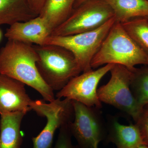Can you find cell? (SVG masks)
<instances>
[{
  "label": "cell",
  "mask_w": 148,
  "mask_h": 148,
  "mask_svg": "<svg viewBox=\"0 0 148 148\" xmlns=\"http://www.w3.org/2000/svg\"><path fill=\"white\" fill-rule=\"evenodd\" d=\"M38 16L30 8L29 0H0V25L10 26Z\"/></svg>",
  "instance_id": "obj_14"
},
{
  "label": "cell",
  "mask_w": 148,
  "mask_h": 148,
  "mask_svg": "<svg viewBox=\"0 0 148 148\" xmlns=\"http://www.w3.org/2000/svg\"><path fill=\"white\" fill-rule=\"evenodd\" d=\"M108 64L121 65L131 71L137 65H148V56L116 21L92 58L91 66L96 69Z\"/></svg>",
  "instance_id": "obj_2"
},
{
  "label": "cell",
  "mask_w": 148,
  "mask_h": 148,
  "mask_svg": "<svg viewBox=\"0 0 148 148\" xmlns=\"http://www.w3.org/2000/svg\"><path fill=\"white\" fill-rule=\"evenodd\" d=\"M114 18L113 10L105 0H87L73 9L51 36H66L95 30Z\"/></svg>",
  "instance_id": "obj_6"
},
{
  "label": "cell",
  "mask_w": 148,
  "mask_h": 148,
  "mask_svg": "<svg viewBox=\"0 0 148 148\" xmlns=\"http://www.w3.org/2000/svg\"><path fill=\"white\" fill-rule=\"evenodd\" d=\"M46 0H29L30 8L37 15H39Z\"/></svg>",
  "instance_id": "obj_21"
},
{
  "label": "cell",
  "mask_w": 148,
  "mask_h": 148,
  "mask_svg": "<svg viewBox=\"0 0 148 148\" xmlns=\"http://www.w3.org/2000/svg\"><path fill=\"white\" fill-rule=\"evenodd\" d=\"M145 107V108H148V105H147V106H146Z\"/></svg>",
  "instance_id": "obj_25"
},
{
  "label": "cell",
  "mask_w": 148,
  "mask_h": 148,
  "mask_svg": "<svg viewBox=\"0 0 148 148\" xmlns=\"http://www.w3.org/2000/svg\"><path fill=\"white\" fill-rule=\"evenodd\" d=\"M51 32L46 21L38 15L28 21L10 25L7 29L5 36L8 40L42 45Z\"/></svg>",
  "instance_id": "obj_11"
},
{
  "label": "cell",
  "mask_w": 148,
  "mask_h": 148,
  "mask_svg": "<svg viewBox=\"0 0 148 148\" xmlns=\"http://www.w3.org/2000/svg\"><path fill=\"white\" fill-rule=\"evenodd\" d=\"M115 22L114 18L98 29L66 36L50 35L45 45H54L71 51L75 58L82 73L92 70V58L100 49L110 29Z\"/></svg>",
  "instance_id": "obj_4"
},
{
  "label": "cell",
  "mask_w": 148,
  "mask_h": 148,
  "mask_svg": "<svg viewBox=\"0 0 148 148\" xmlns=\"http://www.w3.org/2000/svg\"><path fill=\"white\" fill-rule=\"evenodd\" d=\"M147 1H148V0H147Z\"/></svg>",
  "instance_id": "obj_27"
},
{
  "label": "cell",
  "mask_w": 148,
  "mask_h": 148,
  "mask_svg": "<svg viewBox=\"0 0 148 148\" xmlns=\"http://www.w3.org/2000/svg\"><path fill=\"white\" fill-rule=\"evenodd\" d=\"M76 1L46 0L39 16L46 21L52 32L69 17Z\"/></svg>",
  "instance_id": "obj_16"
},
{
  "label": "cell",
  "mask_w": 148,
  "mask_h": 148,
  "mask_svg": "<svg viewBox=\"0 0 148 148\" xmlns=\"http://www.w3.org/2000/svg\"><path fill=\"white\" fill-rule=\"evenodd\" d=\"M135 123L140 130L144 145L148 147V108H144Z\"/></svg>",
  "instance_id": "obj_20"
},
{
  "label": "cell",
  "mask_w": 148,
  "mask_h": 148,
  "mask_svg": "<svg viewBox=\"0 0 148 148\" xmlns=\"http://www.w3.org/2000/svg\"><path fill=\"white\" fill-rule=\"evenodd\" d=\"M106 139L116 148H138L144 145L140 130L137 125L121 124L115 117L110 118L107 126Z\"/></svg>",
  "instance_id": "obj_12"
},
{
  "label": "cell",
  "mask_w": 148,
  "mask_h": 148,
  "mask_svg": "<svg viewBox=\"0 0 148 148\" xmlns=\"http://www.w3.org/2000/svg\"><path fill=\"white\" fill-rule=\"evenodd\" d=\"M26 114L16 112L1 115L0 148H20L22 143L20 127Z\"/></svg>",
  "instance_id": "obj_13"
},
{
  "label": "cell",
  "mask_w": 148,
  "mask_h": 148,
  "mask_svg": "<svg viewBox=\"0 0 148 148\" xmlns=\"http://www.w3.org/2000/svg\"><path fill=\"white\" fill-rule=\"evenodd\" d=\"M2 36V32H1V30H0V41L1 39Z\"/></svg>",
  "instance_id": "obj_24"
},
{
  "label": "cell",
  "mask_w": 148,
  "mask_h": 148,
  "mask_svg": "<svg viewBox=\"0 0 148 148\" xmlns=\"http://www.w3.org/2000/svg\"><path fill=\"white\" fill-rule=\"evenodd\" d=\"M38 56L34 45L8 40L0 49V73L37 90L45 101L56 99L53 90L41 77L36 64Z\"/></svg>",
  "instance_id": "obj_1"
},
{
  "label": "cell",
  "mask_w": 148,
  "mask_h": 148,
  "mask_svg": "<svg viewBox=\"0 0 148 148\" xmlns=\"http://www.w3.org/2000/svg\"><path fill=\"white\" fill-rule=\"evenodd\" d=\"M146 18H147L148 20V16H147V17H146Z\"/></svg>",
  "instance_id": "obj_26"
},
{
  "label": "cell",
  "mask_w": 148,
  "mask_h": 148,
  "mask_svg": "<svg viewBox=\"0 0 148 148\" xmlns=\"http://www.w3.org/2000/svg\"><path fill=\"white\" fill-rule=\"evenodd\" d=\"M110 72L108 82L98 89L99 100L125 113L136 121L144 108L138 104L131 91L132 72L124 66L114 64Z\"/></svg>",
  "instance_id": "obj_5"
},
{
  "label": "cell",
  "mask_w": 148,
  "mask_h": 148,
  "mask_svg": "<svg viewBox=\"0 0 148 148\" xmlns=\"http://www.w3.org/2000/svg\"><path fill=\"white\" fill-rule=\"evenodd\" d=\"M73 101L74 116L69 124L72 136L79 148H99L101 141L106 139L107 125L100 109L88 107Z\"/></svg>",
  "instance_id": "obj_7"
},
{
  "label": "cell",
  "mask_w": 148,
  "mask_h": 148,
  "mask_svg": "<svg viewBox=\"0 0 148 148\" xmlns=\"http://www.w3.org/2000/svg\"><path fill=\"white\" fill-rule=\"evenodd\" d=\"M132 72L131 90L138 104L144 108L148 105V65Z\"/></svg>",
  "instance_id": "obj_17"
},
{
  "label": "cell",
  "mask_w": 148,
  "mask_h": 148,
  "mask_svg": "<svg viewBox=\"0 0 148 148\" xmlns=\"http://www.w3.org/2000/svg\"><path fill=\"white\" fill-rule=\"evenodd\" d=\"M127 34L148 56V20L138 17L122 24Z\"/></svg>",
  "instance_id": "obj_18"
},
{
  "label": "cell",
  "mask_w": 148,
  "mask_h": 148,
  "mask_svg": "<svg viewBox=\"0 0 148 148\" xmlns=\"http://www.w3.org/2000/svg\"><path fill=\"white\" fill-rule=\"evenodd\" d=\"M69 124L65 125L60 128L58 139L54 148H79L78 146L73 145L72 135Z\"/></svg>",
  "instance_id": "obj_19"
},
{
  "label": "cell",
  "mask_w": 148,
  "mask_h": 148,
  "mask_svg": "<svg viewBox=\"0 0 148 148\" xmlns=\"http://www.w3.org/2000/svg\"><path fill=\"white\" fill-rule=\"evenodd\" d=\"M30 107L47 120L42 131L32 138L33 148H51L56 131L71 121L74 116L73 101L67 98H57L49 103L40 100L32 101Z\"/></svg>",
  "instance_id": "obj_8"
},
{
  "label": "cell",
  "mask_w": 148,
  "mask_h": 148,
  "mask_svg": "<svg viewBox=\"0 0 148 148\" xmlns=\"http://www.w3.org/2000/svg\"><path fill=\"white\" fill-rule=\"evenodd\" d=\"M138 148H148V147L146 145H143L140 146V147H138Z\"/></svg>",
  "instance_id": "obj_23"
},
{
  "label": "cell",
  "mask_w": 148,
  "mask_h": 148,
  "mask_svg": "<svg viewBox=\"0 0 148 148\" xmlns=\"http://www.w3.org/2000/svg\"><path fill=\"white\" fill-rule=\"evenodd\" d=\"M114 65L107 64L74 77L57 92L56 97L67 98L88 107L101 109L102 104L98 97V85Z\"/></svg>",
  "instance_id": "obj_9"
},
{
  "label": "cell",
  "mask_w": 148,
  "mask_h": 148,
  "mask_svg": "<svg viewBox=\"0 0 148 148\" xmlns=\"http://www.w3.org/2000/svg\"><path fill=\"white\" fill-rule=\"evenodd\" d=\"M113 10L115 21L123 24L132 18L148 16L147 0H105Z\"/></svg>",
  "instance_id": "obj_15"
},
{
  "label": "cell",
  "mask_w": 148,
  "mask_h": 148,
  "mask_svg": "<svg viewBox=\"0 0 148 148\" xmlns=\"http://www.w3.org/2000/svg\"><path fill=\"white\" fill-rule=\"evenodd\" d=\"M33 45L38 56L39 73L53 90H61L82 73L73 53L65 48L54 45Z\"/></svg>",
  "instance_id": "obj_3"
},
{
  "label": "cell",
  "mask_w": 148,
  "mask_h": 148,
  "mask_svg": "<svg viewBox=\"0 0 148 148\" xmlns=\"http://www.w3.org/2000/svg\"><path fill=\"white\" fill-rule=\"evenodd\" d=\"M25 84L0 73V115L7 113L32 110V100L27 94Z\"/></svg>",
  "instance_id": "obj_10"
},
{
  "label": "cell",
  "mask_w": 148,
  "mask_h": 148,
  "mask_svg": "<svg viewBox=\"0 0 148 148\" xmlns=\"http://www.w3.org/2000/svg\"><path fill=\"white\" fill-rule=\"evenodd\" d=\"M86 1H87V0H77L75 5H74V8L80 5L82 3H83L84 2Z\"/></svg>",
  "instance_id": "obj_22"
}]
</instances>
